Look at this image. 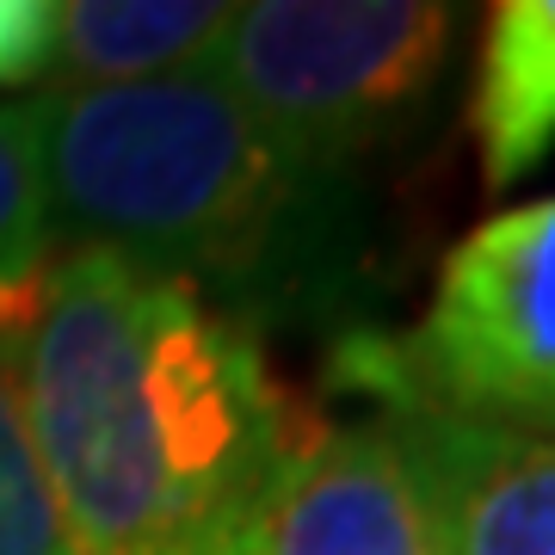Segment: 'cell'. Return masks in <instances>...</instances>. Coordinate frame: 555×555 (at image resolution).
Wrapping results in <instances>:
<instances>
[{"mask_svg": "<svg viewBox=\"0 0 555 555\" xmlns=\"http://www.w3.org/2000/svg\"><path fill=\"white\" fill-rule=\"evenodd\" d=\"M456 7L254 0L229 13L217 75L297 173H334L414 118L444 75Z\"/></svg>", "mask_w": 555, "mask_h": 555, "instance_id": "obj_3", "label": "cell"}, {"mask_svg": "<svg viewBox=\"0 0 555 555\" xmlns=\"http://www.w3.org/2000/svg\"><path fill=\"white\" fill-rule=\"evenodd\" d=\"M396 377L456 420L555 433V198L500 210L444 254Z\"/></svg>", "mask_w": 555, "mask_h": 555, "instance_id": "obj_4", "label": "cell"}, {"mask_svg": "<svg viewBox=\"0 0 555 555\" xmlns=\"http://www.w3.org/2000/svg\"><path fill=\"white\" fill-rule=\"evenodd\" d=\"M50 210L25 105H0V358L20 352L50 284Z\"/></svg>", "mask_w": 555, "mask_h": 555, "instance_id": "obj_9", "label": "cell"}, {"mask_svg": "<svg viewBox=\"0 0 555 555\" xmlns=\"http://www.w3.org/2000/svg\"><path fill=\"white\" fill-rule=\"evenodd\" d=\"M389 383H401L396 364ZM383 426L414 469L438 555H555V433L456 420L408 383Z\"/></svg>", "mask_w": 555, "mask_h": 555, "instance_id": "obj_5", "label": "cell"}, {"mask_svg": "<svg viewBox=\"0 0 555 555\" xmlns=\"http://www.w3.org/2000/svg\"><path fill=\"white\" fill-rule=\"evenodd\" d=\"M488 192H506L555 149V0H500L488 13L469 100Z\"/></svg>", "mask_w": 555, "mask_h": 555, "instance_id": "obj_8", "label": "cell"}, {"mask_svg": "<svg viewBox=\"0 0 555 555\" xmlns=\"http://www.w3.org/2000/svg\"><path fill=\"white\" fill-rule=\"evenodd\" d=\"M25 105L50 241L137 272H241L278 241L302 179L217 75L137 87H43Z\"/></svg>", "mask_w": 555, "mask_h": 555, "instance_id": "obj_2", "label": "cell"}, {"mask_svg": "<svg viewBox=\"0 0 555 555\" xmlns=\"http://www.w3.org/2000/svg\"><path fill=\"white\" fill-rule=\"evenodd\" d=\"M50 31H56V7L50 0H0V87L43 80Z\"/></svg>", "mask_w": 555, "mask_h": 555, "instance_id": "obj_11", "label": "cell"}, {"mask_svg": "<svg viewBox=\"0 0 555 555\" xmlns=\"http://www.w3.org/2000/svg\"><path fill=\"white\" fill-rule=\"evenodd\" d=\"M229 13L210 0H68L56 7L43 87H137L210 68Z\"/></svg>", "mask_w": 555, "mask_h": 555, "instance_id": "obj_7", "label": "cell"}, {"mask_svg": "<svg viewBox=\"0 0 555 555\" xmlns=\"http://www.w3.org/2000/svg\"><path fill=\"white\" fill-rule=\"evenodd\" d=\"M0 555H75L25 426L13 358H0Z\"/></svg>", "mask_w": 555, "mask_h": 555, "instance_id": "obj_10", "label": "cell"}, {"mask_svg": "<svg viewBox=\"0 0 555 555\" xmlns=\"http://www.w3.org/2000/svg\"><path fill=\"white\" fill-rule=\"evenodd\" d=\"M259 555H438L426 500L389 426H334L291 451Z\"/></svg>", "mask_w": 555, "mask_h": 555, "instance_id": "obj_6", "label": "cell"}, {"mask_svg": "<svg viewBox=\"0 0 555 555\" xmlns=\"http://www.w3.org/2000/svg\"><path fill=\"white\" fill-rule=\"evenodd\" d=\"M13 377L75 555H259L297 438L254 334L192 284L62 254Z\"/></svg>", "mask_w": 555, "mask_h": 555, "instance_id": "obj_1", "label": "cell"}]
</instances>
